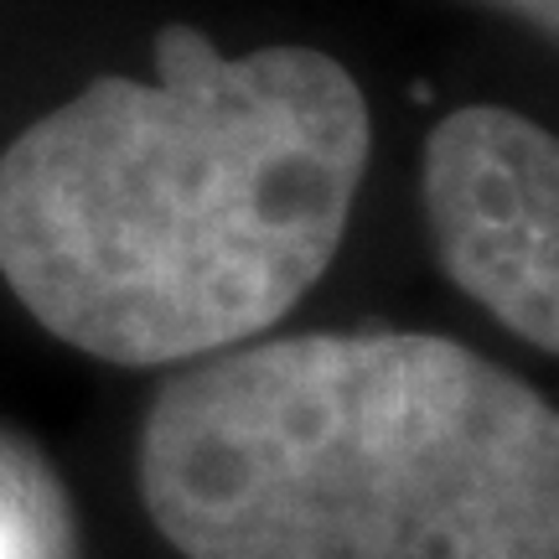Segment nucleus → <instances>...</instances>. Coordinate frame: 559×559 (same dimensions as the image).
<instances>
[{"instance_id":"f257e3e1","label":"nucleus","mask_w":559,"mask_h":559,"mask_svg":"<svg viewBox=\"0 0 559 559\" xmlns=\"http://www.w3.org/2000/svg\"><path fill=\"white\" fill-rule=\"evenodd\" d=\"M368 104L311 47L156 37V79H94L0 156V275L32 317L120 368L254 342L337 260Z\"/></svg>"},{"instance_id":"f03ea898","label":"nucleus","mask_w":559,"mask_h":559,"mask_svg":"<svg viewBox=\"0 0 559 559\" xmlns=\"http://www.w3.org/2000/svg\"><path fill=\"white\" fill-rule=\"evenodd\" d=\"M181 559H559V409L425 332H311L187 362L140 425Z\"/></svg>"},{"instance_id":"7ed1b4c3","label":"nucleus","mask_w":559,"mask_h":559,"mask_svg":"<svg viewBox=\"0 0 559 559\" xmlns=\"http://www.w3.org/2000/svg\"><path fill=\"white\" fill-rule=\"evenodd\" d=\"M425 218L481 311L559 353V135L498 104H466L430 130Z\"/></svg>"},{"instance_id":"20e7f679","label":"nucleus","mask_w":559,"mask_h":559,"mask_svg":"<svg viewBox=\"0 0 559 559\" xmlns=\"http://www.w3.org/2000/svg\"><path fill=\"white\" fill-rule=\"evenodd\" d=\"M0 559H79L58 472L11 430H0Z\"/></svg>"},{"instance_id":"39448f33","label":"nucleus","mask_w":559,"mask_h":559,"mask_svg":"<svg viewBox=\"0 0 559 559\" xmlns=\"http://www.w3.org/2000/svg\"><path fill=\"white\" fill-rule=\"evenodd\" d=\"M487 5H498V11L528 21V26H539L559 41V0H487Z\"/></svg>"}]
</instances>
